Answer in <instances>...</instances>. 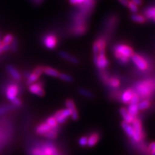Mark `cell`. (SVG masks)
I'll list each match as a JSON object with an SVG mask.
<instances>
[{
  "label": "cell",
  "instance_id": "obj_32",
  "mask_svg": "<svg viewBox=\"0 0 155 155\" xmlns=\"http://www.w3.org/2000/svg\"><path fill=\"white\" fill-rule=\"evenodd\" d=\"M14 38V37L12 35H11V34H8V35H5V36L3 38V41L2 42L3 45H9L12 41Z\"/></svg>",
  "mask_w": 155,
  "mask_h": 155
},
{
  "label": "cell",
  "instance_id": "obj_20",
  "mask_svg": "<svg viewBox=\"0 0 155 155\" xmlns=\"http://www.w3.org/2000/svg\"><path fill=\"white\" fill-rule=\"evenodd\" d=\"M43 72L47 76L54 78H58V76H59L60 74L59 71L50 67H43Z\"/></svg>",
  "mask_w": 155,
  "mask_h": 155
},
{
  "label": "cell",
  "instance_id": "obj_7",
  "mask_svg": "<svg viewBox=\"0 0 155 155\" xmlns=\"http://www.w3.org/2000/svg\"><path fill=\"white\" fill-rule=\"evenodd\" d=\"M130 124L133 127L136 134L139 136L142 140H145V137H146V134H145V132L143 129L142 120H140V118H138V116L137 117H135Z\"/></svg>",
  "mask_w": 155,
  "mask_h": 155
},
{
  "label": "cell",
  "instance_id": "obj_5",
  "mask_svg": "<svg viewBox=\"0 0 155 155\" xmlns=\"http://www.w3.org/2000/svg\"><path fill=\"white\" fill-rule=\"evenodd\" d=\"M114 54L122 55L130 58L134 54L133 48L125 44H118L114 48Z\"/></svg>",
  "mask_w": 155,
  "mask_h": 155
},
{
  "label": "cell",
  "instance_id": "obj_11",
  "mask_svg": "<svg viewBox=\"0 0 155 155\" xmlns=\"http://www.w3.org/2000/svg\"><path fill=\"white\" fill-rule=\"evenodd\" d=\"M28 86L29 91L31 93L41 97L45 95V91L43 89V85L40 81L36 82V83H33Z\"/></svg>",
  "mask_w": 155,
  "mask_h": 155
},
{
  "label": "cell",
  "instance_id": "obj_35",
  "mask_svg": "<svg viewBox=\"0 0 155 155\" xmlns=\"http://www.w3.org/2000/svg\"><path fill=\"white\" fill-rule=\"evenodd\" d=\"M127 7L129 8L130 11H131V12H133V14H136L138 11V5H136L135 3H134L133 2H130V1L129 2V3L128 4Z\"/></svg>",
  "mask_w": 155,
  "mask_h": 155
},
{
  "label": "cell",
  "instance_id": "obj_19",
  "mask_svg": "<svg viewBox=\"0 0 155 155\" xmlns=\"http://www.w3.org/2000/svg\"><path fill=\"white\" fill-rule=\"evenodd\" d=\"M51 129L52 128L46 122H43L37 126L36 128V133L39 135L43 136Z\"/></svg>",
  "mask_w": 155,
  "mask_h": 155
},
{
  "label": "cell",
  "instance_id": "obj_14",
  "mask_svg": "<svg viewBox=\"0 0 155 155\" xmlns=\"http://www.w3.org/2000/svg\"><path fill=\"white\" fill-rule=\"evenodd\" d=\"M100 140V134L98 132H93L88 136V143L87 147L90 148L94 147Z\"/></svg>",
  "mask_w": 155,
  "mask_h": 155
},
{
  "label": "cell",
  "instance_id": "obj_44",
  "mask_svg": "<svg viewBox=\"0 0 155 155\" xmlns=\"http://www.w3.org/2000/svg\"><path fill=\"white\" fill-rule=\"evenodd\" d=\"M0 134H1V132H0ZM0 138H1V134H0ZM0 142H1V140H0Z\"/></svg>",
  "mask_w": 155,
  "mask_h": 155
},
{
  "label": "cell",
  "instance_id": "obj_8",
  "mask_svg": "<svg viewBox=\"0 0 155 155\" xmlns=\"http://www.w3.org/2000/svg\"><path fill=\"white\" fill-rule=\"evenodd\" d=\"M43 43L45 47L48 49H54L57 46L58 39L53 34H47L43 38Z\"/></svg>",
  "mask_w": 155,
  "mask_h": 155
},
{
  "label": "cell",
  "instance_id": "obj_9",
  "mask_svg": "<svg viewBox=\"0 0 155 155\" xmlns=\"http://www.w3.org/2000/svg\"><path fill=\"white\" fill-rule=\"evenodd\" d=\"M71 112L69 109H64L58 110L55 113L54 116L59 124H65L69 117H71Z\"/></svg>",
  "mask_w": 155,
  "mask_h": 155
},
{
  "label": "cell",
  "instance_id": "obj_18",
  "mask_svg": "<svg viewBox=\"0 0 155 155\" xmlns=\"http://www.w3.org/2000/svg\"><path fill=\"white\" fill-rule=\"evenodd\" d=\"M120 113L121 116H122V119L124 120V122L129 123V124H131L133 120H134V117L130 115L129 114V113L128 112L127 109L125 108V107H121L120 109Z\"/></svg>",
  "mask_w": 155,
  "mask_h": 155
},
{
  "label": "cell",
  "instance_id": "obj_6",
  "mask_svg": "<svg viewBox=\"0 0 155 155\" xmlns=\"http://www.w3.org/2000/svg\"><path fill=\"white\" fill-rule=\"evenodd\" d=\"M20 92V88L16 83L8 84L5 88V95L7 99L10 101H12L16 98Z\"/></svg>",
  "mask_w": 155,
  "mask_h": 155
},
{
  "label": "cell",
  "instance_id": "obj_34",
  "mask_svg": "<svg viewBox=\"0 0 155 155\" xmlns=\"http://www.w3.org/2000/svg\"><path fill=\"white\" fill-rule=\"evenodd\" d=\"M18 47V41L17 38H14L12 41L11 42V44H10V50H11L12 52H16L17 51Z\"/></svg>",
  "mask_w": 155,
  "mask_h": 155
},
{
  "label": "cell",
  "instance_id": "obj_4",
  "mask_svg": "<svg viewBox=\"0 0 155 155\" xmlns=\"http://www.w3.org/2000/svg\"><path fill=\"white\" fill-rule=\"evenodd\" d=\"M132 61L134 63V64L136 65L138 69L142 71H145L148 69L149 64L146 60L143 58L142 56H140L138 54H134L130 57Z\"/></svg>",
  "mask_w": 155,
  "mask_h": 155
},
{
  "label": "cell",
  "instance_id": "obj_37",
  "mask_svg": "<svg viewBox=\"0 0 155 155\" xmlns=\"http://www.w3.org/2000/svg\"><path fill=\"white\" fill-rule=\"evenodd\" d=\"M12 104L15 105L16 107H18L21 106V100L19 99V98H17V97H16V98H14L12 101Z\"/></svg>",
  "mask_w": 155,
  "mask_h": 155
},
{
  "label": "cell",
  "instance_id": "obj_43",
  "mask_svg": "<svg viewBox=\"0 0 155 155\" xmlns=\"http://www.w3.org/2000/svg\"><path fill=\"white\" fill-rule=\"evenodd\" d=\"M143 155H150V154L149 153H145Z\"/></svg>",
  "mask_w": 155,
  "mask_h": 155
},
{
  "label": "cell",
  "instance_id": "obj_45",
  "mask_svg": "<svg viewBox=\"0 0 155 155\" xmlns=\"http://www.w3.org/2000/svg\"><path fill=\"white\" fill-rule=\"evenodd\" d=\"M154 89H155V82L154 83Z\"/></svg>",
  "mask_w": 155,
  "mask_h": 155
},
{
  "label": "cell",
  "instance_id": "obj_16",
  "mask_svg": "<svg viewBox=\"0 0 155 155\" xmlns=\"http://www.w3.org/2000/svg\"><path fill=\"white\" fill-rule=\"evenodd\" d=\"M134 93V90L131 89H128L125 90L120 96V101L124 104H128L130 103L133 95Z\"/></svg>",
  "mask_w": 155,
  "mask_h": 155
},
{
  "label": "cell",
  "instance_id": "obj_17",
  "mask_svg": "<svg viewBox=\"0 0 155 155\" xmlns=\"http://www.w3.org/2000/svg\"><path fill=\"white\" fill-rule=\"evenodd\" d=\"M59 55L61 58H63V59L69 61V62L72 63V64H79V60L77 58L69 54V53H67L66 52L61 51L59 53Z\"/></svg>",
  "mask_w": 155,
  "mask_h": 155
},
{
  "label": "cell",
  "instance_id": "obj_24",
  "mask_svg": "<svg viewBox=\"0 0 155 155\" xmlns=\"http://www.w3.org/2000/svg\"><path fill=\"white\" fill-rule=\"evenodd\" d=\"M58 130L52 128L51 129L48 130V131L45 133L43 136L49 140H55L57 138V137H58Z\"/></svg>",
  "mask_w": 155,
  "mask_h": 155
},
{
  "label": "cell",
  "instance_id": "obj_28",
  "mask_svg": "<svg viewBox=\"0 0 155 155\" xmlns=\"http://www.w3.org/2000/svg\"><path fill=\"white\" fill-rule=\"evenodd\" d=\"M78 93L80 95L83 96L84 97H86V98H93L94 97V94L91 91L87 90V89H84V88L79 89Z\"/></svg>",
  "mask_w": 155,
  "mask_h": 155
},
{
  "label": "cell",
  "instance_id": "obj_30",
  "mask_svg": "<svg viewBox=\"0 0 155 155\" xmlns=\"http://www.w3.org/2000/svg\"><path fill=\"white\" fill-rule=\"evenodd\" d=\"M58 78L63 81H66V82H69V83L73 81V78H72V77L69 74H67L65 73H60L59 76H58Z\"/></svg>",
  "mask_w": 155,
  "mask_h": 155
},
{
  "label": "cell",
  "instance_id": "obj_12",
  "mask_svg": "<svg viewBox=\"0 0 155 155\" xmlns=\"http://www.w3.org/2000/svg\"><path fill=\"white\" fill-rule=\"evenodd\" d=\"M65 105H66V107L71 110V118L74 121H77L78 120L79 114H78V112L77 110L76 107L75 105L74 101L71 99H67L65 101Z\"/></svg>",
  "mask_w": 155,
  "mask_h": 155
},
{
  "label": "cell",
  "instance_id": "obj_23",
  "mask_svg": "<svg viewBox=\"0 0 155 155\" xmlns=\"http://www.w3.org/2000/svg\"><path fill=\"white\" fill-rule=\"evenodd\" d=\"M45 122L52 129H55L57 130H58V129H59V127H58V125H59V124L58 123L57 120L54 116L48 117L46 120Z\"/></svg>",
  "mask_w": 155,
  "mask_h": 155
},
{
  "label": "cell",
  "instance_id": "obj_41",
  "mask_svg": "<svg viewBox=\"0 0 155 155\" xmlns=\"http://www.w3.org/2000/svg\"><path fill=\"white\" fill-rule=\"evenodd\" d=\"M30 74H31V72H28V71H26V72H24L23 75H24V77H25V78H27L28 77V76L30 75Z\"/></svg>",
  "mask_w": 155,
  "mask_h": 155
},
{
  "label": "cell",
  "instance_id": "obj_27",
  "mask_svg": "<svg viewBox=\"0 0 155 155\" xmlns=\"http://www.w3.org/2000/svg\"><path fill=\"white\" fill-rule=\"evenodd\" d=\"M16 107L13 105H2L0 107V114H2L4 113H6L8 111H11L14 109H16Z\"/></svg>",
  "mask_w": 155,
  "mask_h": 155
},
{
  "label": "cell",
  "instance_id": "obj_29",
  "mask_svg": "<svg viewBox=\"0 0 155 155\" xmlns=\"http://www.w3.org/2000/svg\"><path fill=\"white\" fill-rule=\"evenodd\" d=\"M155 16V7H151L147 8L145 11V17L148 19H152Z\"/></svg>",
  "mask_w": 155,
  "mask_h": 155
},
{
  "label": "cell",
  "instance_id": "obj_2",
  "mask_svg": "<svg viewBox=\"0 0 155 155\" xmlns=\"http://www.w3.org/2000/svg\"><path fill=\"white\" fill-rule=\"evenodd\" d=\"M154 89V83L151 80H145L136 84L134 91L138 94L140 98L148 99Z\"/></svg>",
  "mask_w": 155,
  "mask_h": 155
},
{
  "label": "cell",
  "instance_id": "obj_15",
  "mask_svg": "<svg viewBox=\"0 0 155 155\" xmlns=\"http://www.w3.org/2000/svg\"><path fill=\"white\" fill-rule=\"evenodd\" d=\"M6 70L13 79L16 81L21 80V75L20 74V72H19L14 66L11 65H7L6 66Z\"/></svg>",
  "mask_w": 155,
  "mask_h": 155
},
{
  "label": "cell",
  "instance_id": "obj_26",
  "mask_svg": "<svg viewBox=\"0 0 155 155\" xmlns=\"http://www.w3.org/2000/svg\"><path fill=\"white\" fill-rule=\"evenodd\" d=\"M130 19L132 20L137 23H143L145 21V17L143 16L142 14H133L130 16Z\"/></svg>",
  "mask_w": 155,
  "mask_h": 155
},
{
  "label": "cell",
  "instance_id": "obj_1",
  "mask_svg": "<svg viewBox=\"0 0 155 155\" xmlns=\"http://www.w3.org/2000/svg\"><path fill=\"white\" fill-rule=\"evenodd\" d=\"M30 155H59L56 145L51 142H42L37 143L29 150Z\"/></svg>",
  "mask_w": 155,
  "mask_h": 155
},
{
  "label": "cell",
  "instance_id": "obj_13",
  "mask_svg": "<svg viewBox=\"0 0 155 155\" xmlns=\"http://www.w3.org/2000/svg\"><path fill=\"white\" fill-rule=\"evenodd\" d=\"M121 127H122L124 133H125L126 135H127V137L129 138H133L136 133L131 124L123 121V122H121Z\"/></svg>",
  "mask_w": 155,
  "mask_h": 155
},
{
  "label": "cell",
  "instance_id": "obj_31",
  "mask_svg": "<svg viewBox=\"0 0 155 155\" xmlns=\"http://www.w3.org/2000/svg\"><path fill=\"white\" fill-rule=\"evenodd\" d=\"M88 143V136H82L78 139V144L80 147H87Z\"/></svg>",
  "mask_w": 155,
  "mask_h": 155
},
{
  "label": "cell",
  "instance_id": "obj_42",
  "mask_svg": "<svg viewBox=\"0 0 155 155\" xmlns=\"http://www.w3.org/2000/svg\"><path fill=\"white\" fill-rule=\"evenodd\" d=\"M152 19H153V21L155 22V16H154V17H153Z\"/></svg>",
  "mask_w": 155,
  "mask_h": 155
},
{
  "label": "cell",
  "instance_id": "obj_25",
  "mask_svg": "<svg viewBox=\"0 0 155 155\" xmlns=\"http://www.w3.org/2000/svg\"><path fill=\"white\" fill-rule=\"evenodd\" d=\"M138 105L140 110H145L147 109L151 105V101L148 99H143L142 101H139Z\"/></svg>",
  "mask_w": 155,
  "mask_h": 155
},
{
  "label": "cell",
  "instance_id": "obj_40",
  "mask_svg": "<svg viewBox=\"0 0 155 155\" xmlns=\"http://www.w3.org/2000/svg\"><path fill=\"white\" fill-rule=\"evenodd\" d=\"M130 2H133L134 3H135L137 5H142L143 3V1L142 0H130Z\"/></svg>",
  "mask_w": 155,
  "mask_h": 155
},
{
  "label": "cell",
  "instance_id": "obj_3",
  "mask_svg": "<svg viewBox=\"0 0 155 155\" xmlns=\"http://www.w3.org/2000/svg\"><path fill=\"white\" fill-rule=\"evenodd\" d=\"M93 61L96 66L100 69H104L109 64V61L105 56V50L101 51L99 54L93 56Z\"/></svg>",
  "mask_w": 155,
  "mask_h": 155
},
{
  "label": "cell",
  "instance_id": "obj_33",
  "mask_svg": "<svg viewBox=\"0 0 155 155\" xmlns=\"http://www.w3.org/2000/svg\"><path fill=\"white\" fill-rule=\"evenodd\" d=\"M146 153L150 155H155V142H152L148 144Z\"/></svg>",
  "mask_w": 155,
  "mask_h": 155
},
{
  "label": "cell",
  "instance_id": "obj_22",
  "mask_svg": "<svg viewBox=\"0 0 155 155\" xmlns=\"http://www.w3.org/2000/svg\"><path fill=\"white\" fill-rule=\"evenodd\" d=\"M107 84H108V85L111 87L113 89H116L119 87L120 85V80L114 77H111L109 78H107V80L105 81Z\"/></svg>",
  "mask_w": 155,
  "mask_h": 155
},
{
  "label": "cell",
  "instance_id": "obj_10",
  "mask_svg": "<svg viewBox=\"0 0 155 155\" xmlns=\"http://www.w3.org/2000/svg\"><path fill=\"white\" fill-rule=\"evenodd\" d=\"M43 67L40 66L36 67V69L34 70L32 72H31L30 75L27 78L26 80V84L28 85H30L31 84L35 83L36 82L39 78L40 77L41 74L43 73Z\"/></svg>",
  "mask_w": 155,
  "mask_h": 155
},
{
  "label": "cell",
  "instance_id": "obj_21",
  "mask_svg": "<svg viewBox=\"0 0 155 155\" xmlns=\"http://www.w3.org/2000/svg\"><path fill=\"white\" fill-rule=\"evenodd\" d=\"M127 109L129 114L131 115L133 117H137L140 111L138 109V104H129Z\"/></svg>",
  "mask_w": 155,
  "mask_h": 155
},
{
  "label": "cell",
  "instance_id": "obj_36",
  "mask_svg": "<svg viewBox=\"0 0 155 155\" xmlns=\"http://www.w3.org/2000/svg\"><path fill=\"white\" fill-rule=\"evenodd\" d=\"M140 97L138 95V94L136 93V92L134 91V93L133 95V97L131 100H130V101L129 104H138L140 101Z\"/></svg>",
  "mask_w": 155,
  "mask_h": 155
},
{
  "label": "cell",
  "instance_id": "obj_38",
  "mask_svg": "<svg viewBox=\"0 0 155 155\" xmlns=\"http://www.w3.org/2000/svg\"><path fill=\"white\" fill-rule=\"evenodd\" d=\"M85 2V0H69V2L72 5H81L83 4Z\"/></svg>",
  "mask_w": 155,
  "mask_h": 155
},
{
  "label": "cell",
  "instance_id": "obj_39",
  "mask_svg": "<svg viewBox=\"0 0 155 155\" xmlns=\"http://www.w3.org/2000/svg\"><path fill=\"white\" fill-rule=\"evenodd\" d=\"M118 1L120 2V3L121 4H122L124 6L127 7L128 4H129V3L130 2V0H118Z\"/></svg>",
  "mask_w": 155,
  "mask_h": 155
}]
</instances>
